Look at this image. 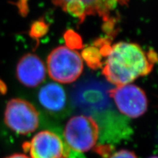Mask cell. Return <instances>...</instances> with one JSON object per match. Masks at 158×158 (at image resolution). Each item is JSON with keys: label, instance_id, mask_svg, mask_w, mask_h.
<instances>
[{"label": "cell", "instance_id": "6", "mask_svg": "<svg viewBox=\"0 0 158 158\" xmlns=\"http://www.w3.org/2000/svg\"><path fill=\"white\" fill-rule=\"evenodd\" d=\"M5 122L10 129L20 135H27L38 127L39 114L32 104L22 99H13L7 102Z\"/></svg>", "mask_w": 158, "mask_h": 158}, {"label": "cell", "instance_id": "4", "mask_svg": "<svg viewBox=\"0 0 158 158\" xmlns=\"http://www.w3.org/2000/svg\"><path fill=\"white\" fill-rule=\"evenodd\" d=\"M47 66L51 78L62 84H70L81 75L84 63L77 51L67 46H59L48 55Z\"/></svg>", "mask_w": 158, "mask_h": 158}, {"label": "cell", "instance_id": "13", "mask_svg": "<svg viewBox=\"0 0 158 158\" xmlns=\"http://www.w3.org/2000/svg\"><path fill=\"white\" fill-rule=\"evenodd\" d=\"M64 38L68 48L74 50L82 48L83 42L81 37L73 30H68L65 32Z\"/></svg>", "mask_w": 158, "mask_h": 158}, {"label": "cell", "instance_id": "12", "mask_svg": "<svg viewBox=\"0 0 158 158\" xmlns=\"http://www.w3.org/2000/svg\"><path fill=\"white\" fill-rule=\"evenodd\" d=\"M48 31V25L45 21L42 19L35 21L31 26L29 35L33 39L39 40L40 37H42L47 34Z\"/></svg>", "mask_w": 158, "mask_h": 158}, {"label": "cell", "instance_id": "3", "mask_svg": "<svg viewBox=\"0 0 158 158\" xmlns=\"http://www.w3.org/2000/svg\"><path fill=\"white\" fill-rule=\"evenodd\" d=\"M56 6L78 18L82 23L87 15H98L103 20L106 29L111 31L116 20L111 13L117 6L127 5L129 0H51Z\"/></svg>", "mask_w": 158, "mask_h": 158}, {"label": "cell", "instance_id": "1", "mask_svg": "<svg viewBox=\"0 0 158 158\" xmlns=\"http://www.w3.org/2000/svg\"><path fill=\"white\" fill-rule=\"evenodd\" d=\"M157 60L154 50L146 51L137 43L119 42L111 45L102 73L108 81L116 86L129 84L149 74Z\"/></svg>", "mask_w": 158, "mask_h": 158}, {"label": "cell", "instance_id": "10", "mask_svg": "<svg viewBox=\"0 0 158 158\" xmlns=\"http://www.w3.org/2000/svg\"><path fill=\"white\" fill-rule=\"evenodd\" d=\"M38 100L45 110L54 115L64 113L68 106L64 89L56 83H49L43 86L39 91Z\"/></svg>", "mask_w": 158, "mask_h": 158}, {"label": "cell", "instance_id": "2", "mask_svg": "<svg viewBox=\"0 0 158 158\" xmlns=\"http://www.w3.org/2000/svg\"><path fill=\"white\" fill-rule=\"evenodd\" d=\"M100 135V126L92 116L81 114L70 118L64 130V143L70 152L68 158H81V154L92 149Z\"/></svg>", "mask_w": 158, "mask_h": 158}, {"label": "cell", "instance_id": "7", "mask_svg": "<svg viewBox=\"0 0 158 158\" xmlns=\"http://www.w3.org/2000/svg\"><path fill=\"white\" fill-rule=\"evenodd\" d=\"M118 110L127 117L138 118L147 111L148 100L141 88L133 84L117 86L108 90Z\"/></svg>", "mask_w": 158, "mask_h": 158}, {"label": "cell", "instance_id": "8", "mask_svg": "<svg viewBox=\"0 0 158 158\" xmlns=\"http://www.w3.org/2000/svg\"><path fill=\"white\" fill-rule=\"evenodd\" d=\"M23 148L31 158H68L70 153L62 138L49 130L39 132Z\"/></svg>", "mask_w": 158, "mask_h": 158}, {"label": "cell", "instance_id": "11", "mask_svg": "<svg viewBox=\"0 0 158 158\" xmlns=\"http://www.w3.org/2000/svg\"><path fill=\"white\" fill-rule=\"evenodd\" d=\"M82 58L90 68L93 70L101 68L103 64L102 59L104 58L100 48L96 45L92 44L86 47L82 51Z\"/></svg>", "mask_w": 158, "mask_h": 158}, {"label": "cell", "instance_id": "16", "mask_svg": "<svg viewBox=\"0 0 158 158\" xmlns=\"http://www.w3.org/2000/svg\"><path fill=\"white\" fill-rule=\"evenodd\" d=\"M149 158H158V156H152V157H150Z\"/></svg>", "mask_w": 158, "mask_h": 158}, {"label": "cell", "instance_id": "9", "mask_svg": "<svg viewBox=\"0 0 158 158\" xmlns=\"http://www.w3.org/2000/svg\"><path fill=\"white\" fill-rule=\"evenodd\" d=\"M18 80L23 86L34 88L40 84L46 76V69L37 55L27 54L21 57L16 67Z\"/></svg>", "mask_w": 158, "mask_h": 158}, {"label": "cell", "instance_id": "15", "mask_svg": "<svg viewBox=\"0 0 158 158\" xmlns=\"http://www.w3.org/2000/svg\"><path fill=\"white\" fill-rule=\"evenodd\" d=\"M5 158H29L28 156L23 155V154H14Z\"/></svg>", "mask_w": 158, "mask_h": 158}, {"label": "cell", "instance_id": "5", "mask_svg": "<svg viewBox=\"0 0 158 158\" xmlns=\"http://www.w3.org/2000/svg\"><path fill=\"white\" fill-rule=\"evenodd\" d=\"M77 88L75 91L74 102L78 107L85 113L93 115L94 120L100 122L101 126L106 116L111 119V114L106 113L110 103L108 98V91L104 85L93 81L82 84Z\"/></svg>", "mask_w": 158, "mask_h": 158}, {"label": "cell", "instance_id": "14", "mask_svg": "<svg viewBox=\"0 0 158 158\" xmlns=\"http://www.w3.org/2000/svg\"><path fill=\"white\" fill-rule=\"evenodd\" d=\"M108 158H138L133 152L127 149H122L112 154Z\"/></svg>", "mask_w": 158, "mask_h": 158}]
</instances>
